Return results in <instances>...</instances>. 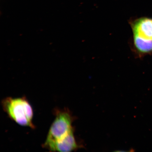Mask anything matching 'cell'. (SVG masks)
<instances>
[{
  "instance_id": "3957f363",
  "label": "cell",
  "mask_w": 152,
  "mask_h": 152,
  "mask_svg": "<svg viewBox=\"0 0 152 152\" xmlns=\"http://www.w3.org/2000/svg\"><path fill=\"white\" fill-rule=\"evenodd\" d=\"M132 28L134 37L152 41V18H138L133 22Z\"/></svg>"
},
{
  "instance_id": "6da1fadb",
  "label": "cell",
  "mask_w": 152,
  "mask_h": 152,
  "mask_svg": "<svg viewBox=\"0 0 152 152\" xmlns=\"http://www.w3.org/2000/svg\"><path fill=\"white\" fill-rule=\"evenodd\" d=\"M54 113L56 117L43 145L45 149L51 151H54L74 134L73 118L70 112L65 109H56Z\"/></svg>"
},
{
  "instance_id": "277c9868",
  "label": "cell",
  "mask_w": 152,
  "mask_h": 152,
  "mask_svg": "<svg viewBox=\"0 0 152 152\" xmlns=\"http://www.w3.org/2000/svg\"><path fill=\"white\" fill-rule=\"evenodd\" d=\"M134 43L135 48L140 56L152 54V41L134 37Z\"/></svg>"
},
{
  "instance_id": "7a4b0ae2",
  "label": "cell",
  "mask_w": 152,
  "mask_h": 152,
  "mask_svg": "<svg viewBox=\"0 0 152 152\" xmlns=\"http://www.w3.org/2000/svg\"><path fill=\"white\" fill-rule=\"evenodd\" d=\"M1 104L4 111L12 120L20 126L35 128L33 109L25 97H8L3 99Z\"/></svg>"
}]
</instances>
